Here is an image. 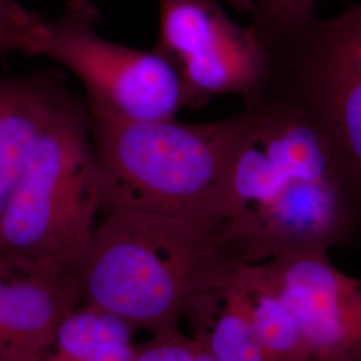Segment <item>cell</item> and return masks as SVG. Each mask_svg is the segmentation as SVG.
<instances>
[{
  "label": "cell",
  "mask_w": 361,
  "mask_h": 361,
  "mask_svg": "<svg viewBox=\"0 0 361 361\" xmlns=\"http://www.w3.org/2000/svg\"><path fill=\"white\" fill-rule=\"evenodd\" d=\"M219 235L240 264L361 245V201L322 135L293 106L245 101Z\"/></svg>",
  "instance_id": "1"
},
{
  "label": "cell",
  "mask_w": 361,
  "mask_h": 361,
  "mask_svg": "<svg viewBox=\"0 0 361 361\" xmlns=\"http://www.w3.org/2000/svg\"><path fill=\"white\" fill-rule=\"evenodd\" d=\"M241 265L217 233L137 210L104 214L70 268L89 307L153 328L198 314Z\"/></svg>",
  "instance_id": "2"
},
{
  "label": "cell",
  "mask_w": 361,
  "mask_h": 361,
  "mask_svg": "<svg viewBox=\"0 0 361 361\" xmlns=\"http://www.w3.org/2000/svg\"><path fill=\"white\" fill-rule=\"evenodd\" d=\"M89 116L101 171V213L137 210L219 235L238 114L207 123Z\"/></svg>",
  "instance_id": "3"
},
{
  "label": "cell",
  "mask_w": 361,
  "mask_h": 361,
  "mask_svg": "<svg viewBox=\"0 0 361 361\" xmlns=\"http://www.w3.org/2000/svg\"><path fill=\"white\" fill-rule=\"evenodd\" d=\"M101 213V171L87 106L73 94L30 157L0 222V258L71 268Z\"/></svg>",
  "instance_id": "4"
},
{
  "label": "cell",
  "mask_w": 361,
  "mask_h": 361,
  "mask_svg": "<svg viewBox=\"0 0 361 361\" xmlns=\"http://www.w3.org/2000/svg\"><path fill=\"white\" fill-rule=\"evenodd\" d=\"M269 50L262 92L310 121L361 201V3L312 16Z\"/></svg>",
  "instance_id": "5"
},
{
  "label": "cell",
  "mask_w": 361,
  "mask_h": 361,
  "mask_svg": "<svg viewBox=\"0 0 361 361\" xmlns=\"http://www.w3.org/2000/svg\"><path fill=\"white\" fill-rule=\"evenodd\" d=\"M99 11L73 0L58 18L43 19L35 56L66 67L87 92V110L130 121L176 118L185 106L173 65L152 50L119 44L98 32Z\"/></svg>",
  "instance_id": "6"
},
{
  "label": "cell",
  "mask_w": 361,
  "mask_h": 361,
  "mask_svg": "<svg viewBox=\"0 0 361 361\" xmlns=\"http://www.w3.org/2000/svg\"><path fill=\"white\" fill-rule=\"evenodd\" d=\"M158 6L154 50L176 68L186 107L225 94L245 102L265 90L271 50L252 27L235 23L217 0H158Z\"/></svg>",
  "instance_id": "7"
},
{
  "label": "cell",
  "mask_w": 361,
  "mask_h": 361,
  "mask_svg": "<svg viewBox=\"0 0 361 361\" xmlns=\"http://www.w3.org/2000/svg\"><path fill=\"white\" fill-rule=\"evenodd\" d=\"M292 312L312 361H361V279L325 250H293L259 262Z\"/></svg>",
  "instance_id": "8"
},
{
  "label": "cell",
  "mask_w": 361,
  "mask_h": 361,
  "mask_svg": "<svg viewBox=\"0 0 361 361\" xmlns=\"http://www.w3.org/2000/svg\"><path fill=\"white\" fill-rule=\"evenodd\" d=\"M71 95L58 71L0 80V222L39 138Z\"/></svg>",
  "instance_id": "9"
},
{
  "label": "cell",
  "mask_w": 361,
  "mask_h": 361,
  "mask_svg": "<svg viewBox=\"0 0 361 361\" xmlns=\"http://www.w3.org/2000/svg\"><path fill=\"white\" fill-rule=\"evenodd\" d=\"M233 281L245 298L267 360L312 361L298 324L273 289L261 264L238 265Z\"/></svg>",
  "instance_id": "10"
},
{
  "label": "cell",
  "mask_w": 361,
  "mask_h": 361,
  "mask_svg": "<svg viewBox=\"0 0 361 361\" xmlns=\"http://www.w3.org/2000/svg\"><path fill=\"white\" fill-rule=\"evenodd\" d=\"M198 338L217 361H268L233 274L212 308L201 317Z\"/></svg>",
  "instance_id": "11"
},
{
  "label": "cell",
  "mask_w": 361,
  "mask_h": 361,
  "mask_svg": "<svg viewBox=\"0 0 361 361\" xmlns=\"http://www.w3.org/2000/svg\"><path fill=\"white\" fill-rule=\"evenodd\" d=\"M131 324L113 313L89 307L73 310L61 322L50 361H86L95 349L109 341H130Z\"/></svg>",
  "instance_id": "12"
},
{
  "label": "cell",
  "mask_w": 361,
  "mask_h": 361,
  "mask_svg": "<svg viewBox=\"0 0 361 361\" xmlns=\"http://www.w3.org/2000/svg\"><path fill=\"white\" fill-rule=\"evenodd\" d=\"M316 0H253L252 25L271 49L292 30L314 16Z\"/></svg>",
  "instance_id": "13"
},
{
  "label": "cell",
  "mask_w": 361,
  "mask_h": 361,
  "mask_svg": "<svg viewBox=\"0 0 361 361\" xmlns=\"http://www.w3.org/2000/svg\"><path fill=\"white\" fill-rule=\"evenodd\" d=\"M202 341L197 340H164L135 353L134 361H198Z\"/></svg>",
  "instance_id": "14"
},
{
  "label": "cell",
  "mask_w": 361,
  "mask_h": 361,
  "mask_svg": "<svg viewBox=\"0 0 361 361\" xmlns=\"http://www.w3.org/2000/svg\"><path fill=\"white\" fill-rule=\"evenodd\" d=\"M42 23L37 27H22L0 23V55L8 52H22L25 55L35 56V49Z\"/></svg>",
  "instance_id": "15"
},
{
  "label": "cell",
  "mask_w": 361,
  "mask_h": 361,
  "mask_svg": "<svg viewBox=\"0 0 361 361\" xmlns=\"http://www.w3.org/2000/svg\"><path fill=\"white\" fill-rule=\"evenodd\" d=\"M43 16L23 7L18 0H0V23L22 27H37Z\"/></svg>",
  "instance_id": "16"
},
{
  "label": "cell",
  "mask_w": 361,
  "mask_h": 361,
  "mask_svg": "<svg viewBox=\"0 0 361 361\" xmlns=\"http://www.w3.org/2000/svg\"><path fill=\"white\" fill-rule=\"evenodd\" d=\"M135 353L130 341H109L95 349L86 361H134Z\"/></svg>",
  "instance_id": "17"
},
{
  "label": "cell",
  "mask_w": 361,
  "mask_h": 361,
  "mask_svg": "<svg viewBox=\"0 0 361 361\" xmlns=\"http://www.w3.org/2000/svg\"><path fill=\"white\" fill-rule=\"evenodd\" d=\"M217 1H225L240 13H250L253 8V0H217Z\"/></svg>",
  "instance_id": "18"
}]
</instances>
